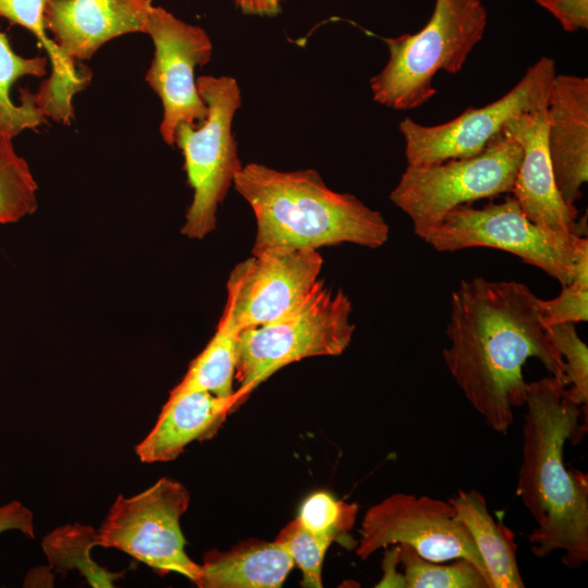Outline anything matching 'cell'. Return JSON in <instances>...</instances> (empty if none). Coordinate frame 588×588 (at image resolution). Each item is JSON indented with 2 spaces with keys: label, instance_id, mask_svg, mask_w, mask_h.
Listing matches in <instances>:
<instances>
[{
  "label": "cell",
  "instance_id": "cell-1",
  "mask_svg": "<svg viewBox=\"0 0 588 588\" xmlns=\"http://www.w3.org/2000/svg\"><path fill=\"white\" fill-rule=\"evenodd\" d=\"M540 299L524 283L464 279L451 293L442 351L456 384L486 425L506 433L525 404L527 359L541 362L566 385L564 363L548 339Z\"/></svg>",
  "mask_w": 588,
  "mask_h": 588
},
{
  "label": "cell",
  "instance_id": "cell-2",
  "mask_svg": "<svg viewBox=\"0 0 588 588\" xmlns=\"http://www.w3.org/2000/svg\"><path fill=\"white\" fill-rule=\"evenodd\" d=\"M566 387L552 375L528 382L516 494L537 524L531 552L561 551L563 564L576 569L588 561V478L564 463L566 441L583 436L580 405Z\"/></svg>",
  "mask_w": 588,
  "mask_h": 588
},
{
  "label": "cell",
  "instance_id": "cell-3",
  "mask_svg": "<svg viewBox=\"0 0 588 588\" xmlns=\"http://www.w3.org/2000/svg\"><path fill=\"white\" fill-rule=\"evenodd\" d=\"M233 185L256 218L253 254L275 246L318 249L342 243L379 248L389 238L379 211L331 189L314 169L280 171L252 162L242 167Z\"/></svg>",
  "mask_w": 588,
  "mask_h": 588
},
{
  "label": "cell",
  "instance_id": "cell-4",
  "mask_svg": "<svg viewBox=\"0 0 588 588\" xmlns=\"http://www.w3.org/2000/svg\"><path fill=\"white\" fill-rule=\"evenodd\" d=\"M488 14L481 0H436L427 24L416 34L384 38L385 66L370 78L373 100L395 110H412L437 90L439 71L456 74L482 39Z\"/></svg>",
  "mask_w": 588,
  "mask_h": 588
},
{
  "label": "cell",
  "instance_id": "cell-5",
  "mask_svg": "<svg viewBox=\"0 0 588 588\" xmlns=\"http://www.w3.org/2000/svg\"><path fill=\"white\" fill-rule=\"evenodd\" d=\"M352 302L318 280L304 298L278 319L243 330L235 376L244 401L284 366L314 356H338L350 345L355 323Z\"/></svg>",
  "mask_w": 588,
  "mask_h": 588
},
{
  "label": "cell",
  "instance_id": "cell-6",
  "mask_svg": "<svg viewBox=\"0 0 588 588\" xmlns=\"http://www.w3.org/2000/svg\"><path fill=\"white\" fill-rule=\"evenodd\" d=\"M197 89L207 117L197 124L180 123L174 144L182 150L187 180L194 189L182 234L200 240L216 229L217 210L242 169L232 131L242 93L232 76H199Z\"/></svg>",
  "mask_w": 588,
  "mask_h": 588
},
{
  "label": "cell",
  "instance_id": "cell-7",
  "mask_svg": "<svg viewBox=\"0 0 588 588\" xmlns=\"http://www.w3.org/2000/svg\"><path fill=\"white\" fill-rule=\"evenodd\" d=\"M520 159V145L503 133L470 157L407 164L390 200L411 219L414 233L422 238L453 209L512 193Z\"/></svg>",
  "mask_w": 588,
  "mask_h": 588
},
{
  "label": "cell",
  "instance_id": "cell-8",
  "mask_svg": "<svg viewBox=\"0 0 588 588\" xmlns=\"http://www.w3.org/2000/svg\"><path fill=\"white\" fill-rule=\"evenodd\" d=\"M579 235H560L531 220L514 197L482 208L469 205L450 211L422 236L437 252L454 253L473 247H490L511 253L555 279L571 283L575 244Z\"/></svg>",
  "mask_w": 588,
  "mask_h": 588
},
{
  "label": "cell",
  "instance_id": "cell-9",
  "mask_svg": "<svg viewBox=\"0 0 588 588\" xmlns=\"http://www.w3.org/2000/svg\"><path fill=\"white\" fill-rule=\"evenodd\" d=\"M189 500L188 490L168 477L132 497L119 494L97 529L98 546L120 550L160 576L176 573L195 584L200 564L185 552L181 529Z\"/></svg>",
  "mask_w": 588,
  "mask_h": 588
},
{
  "label": "cell",
  "instance_id": "cell-10",
  "mask_svg": "<svg viewBox=\"0 0 588 588\" xmlns=\"http://www.w3.org/2000/svg\"><path fill=\"white\" fill-rule=\"evenodd\" d=\"M555 75L554 60L541 57L509 93L487 106L469 107L438 125L402 120L399 130L405 142L407 164H432L479 154L503 134L511 120L546 110Z\"/></svg>",
  "mask_w": 588,
  "mask_h": 588
},
{
  "label": "cell",
  "instance_id": "cell-11",
  "mask_svg": "<svg viewBox=\"0 0 588 588\" xmlns=\"http://www.w3.org/2000/svg\"><path fill=\"white\" fill-rule=\"evenodd\" d=\"M399 543L432 562L465 559L490 584L473 537L449 500L400 492L369 507L362 520L355 550L359 559L365 561L379 549Z\"/></svg>",
  "mask_w": 588,
  "mask_h": 588
},
{
  "label": "cell",
  "instance_id": "cell-12",
  "mask_svg": "<svg viewBox=\"0 0 588 588\" xmlns=\"http://www.w3.org/2000/svg\"><path fill=\"white\" fill-rule=\"evenodd\" d=\"M144 33L151 37L155 46L145 79L162 103L161 137L173 146L180 123L197 124L207 117V106L198 93L194 71L210 61L212 44L199 26L187 24L155 5Z\"/></svg>",
  "mask_w": 588,
  "mask_h": 588
},
{
  "label": "cell",
  "instance_id": "cell-13",
  "mask_svg": "<svg viewBox=\"0 0 588 588\" xmlns=\"http://www.w3.org/2000/svg\"><path fill=\"white\" fill-rule=\"evenodd\" d=\"M323 259L317 249L275 246L254 253L231 271L224 308L236 328L271 322L295 305L319 280Z\"/></svg>",
  "mask_w": 588,
  "mask_h": 588
},
{
  "label": "cell",
  "instance_id": "cell-14",
  "mask_svg": "<svg viewBox=\"0 0 588 588\" xmlns=\"http://www.w3.org/2000/svg\"><path fill=\"white\" fill-rule=\"evenodd\" d=\"M503 133L522 148V159L512 189L526 217L537 225L560 235H581L586 217L577 221L576 207L561 196L547 143L546 110L511 120Z\"/></svg>",
  "mask_w": 588,
  "mask_h": 588
},
{
  "label": "cell",
  "instance_id": "cell-15",
  "mask_svg": "<svg viewBox=\"0 0 588 588\" xmlns=\"http://www.w3.org/2000/svg\"><path fill=\"white\" fill-rule=\"evenodd\" d=\"M546 114L555 183L563 199L576 207L588 181V78L556 73Z\"/></svg>",
  "mask_w": 588,
  "mask_h": 588
},
{
  "label": "cell",
  "instance_id": "cell-16",
  "mask_svg": "<svg viewBox=\"0 0 588 588\" xmlns=\"http://www.w3.org/2000/svg\"><path fill=\"white\" fill-rule=\"evenodd\" d=\"M151 0H47L45 24L72 60H87L107 41L143 32Z\"/></svg>",
  "mask_w": 588,
  "mask_h": 588
},
{
  "label": "cell",
  "instance_id": "cell-17",
  "mask_svg": "<svg viewBox=\"0 0 588 588\" xmlns=\"http://www.w3.org/2000/svg\"><path fill=\"white\" fill-rule=\"evenodd\" d=\"M244 401L242 394L220 397L195 391L169 397L149 433L135 446L143 463L171 462L193 441L215 437L226 416Z\"/></svg>",
  "mask_w": 588,
  "mask_h": 588
},
{
  "label": "cell",
  "instance_id": "cell-18",
  "mask_svg": "<svg viewBox=\"0 0 588 588\" xmlns=\"http://www.w3.org/2000/svg\"><path fill=\"white\" fill-rule=\"evenodd\" d=\"M294 563L275 540L242 541L228 551L211 549L204 555L199 588H278Z\"/></svg>",
  "mask_w": 588,
  "mask_h": 588
},
{
  "label": "cell",
  "instance_id": "cell-19",
  "mask_svg": "<svg viewBox=\"0 0 588 588\" xmlns=\"http://www.w3.org/2000/svg\"><path fill=\"white\" fill-rule=\"evenodd\" d=\"M449 501L473 537L491 588L525 587L517 563L515 535L492 517L485 497L475 489L458 490Z\"/></svg>",
  "mask_w": 588,
  "mask_h": 588
},
{
  "label": "cell",
  "instance_id": "cell-20",
  "mask_svg": "<svg viewBox=\"0 0 588 588\" xmlns=\"http://www.w3.org/2000/svg\"><path fill=\"white\" fill-rule=\"evenodd\" d=\"M240 333L229 310L224 308L213 336L189 364L185 376L170 391L169 397L195 391L210 392L220 397L233 396L236 393L233 379L237 366Z\"/></svg>",
  "mask_w": 588,
  "mask_h": 588
},
{
  "label": "cell",
  "instance_id": "cell-21",
  "mask_svg": "<svg viewBox=\"0 0 588 588\" xmlns=\"http://www.w3.org/2000/svg\"><path fill=\"white\" fill-rule=\"evenodd\" d=\"M98 546L97 530L90 525L72 523L57 527L47 534L41 542L48 561V568L65 576L71 569H77L89 586L112 588L113 583L122 578L125 571L111 572L97 564L90 555Z\"/></svg>",
  "mask_w": 588,
  "mask_h": 588
},
{
  "label": "cell",
  "instance_id": "cell-22",
  "mask_svg": "<svg viewBox=\"0 0 588 588\" xmlns=\"http://www.w3.org/2000/svg\"><path fill=\"white\" fill-rule=\"evenodd\" d=\"M47 72L44 57L24 58L16 54L5 34L0 33V133L11 138L26 128H35L46 122V115L36 103L35 94L21 90V103L10 97L13 84L23 76L39 77Z\"/></svg>",
  "mask_w": 588,
  "mask_h": 588
},
{
  "label": "cell",
  "instance_id": "cell-23",
  "mask_svg": "<svg viewBox=\"0 0 588 588\" xmlns=\"http://www.w3.org/2000/svg\"><path fill=\"white\" fill-rule=\"evenodd\" d=\"M46 3L47 0H0V16L27 28L49 54L52 71L45 82L46 86L53 93H71L83 85L85 71L82 65L76 66L75 61L48 37L45 24Z\"/></svg>",
  "mask_w": 588,
  "mask_h": 588
},
{
  "label": "cell",
  "instance_id": "cell-24",
  "mask_svg": "<svg viewBox=\"0 0 588 588\" xmlns=\"http://www.w3.org/2000/svg\"><path fill=\"white\" fill-rule=\"evenodd\" d=\"M397 562L403 565V588H490L485 575L469 561L456 559L444 565L421 558L413 548L395 544Z\"/></svg>",
  "mask_w": 588,
  "mask_h": 588
},
{
  "label": "cell",
  "instance_id": "cell-25",
  "mask_svg": "<svg viewBox=\"0 0 588 588\" xmlns=\"http://www.w3.org/2000/svg\"><path fill=\"white\" fill-rule=\"evenodd\" d=\"M37 184L12 138L0 133V223H14L37 208Z\"/></svg>",
  "mask_w": 588,
  "mask_h": 588
},
{
  "label": "cell",
  "instance_id": "cell-26",
  "mask_svg": "<svg viewBox=\"0 0 588 588\" xmlns=\"http://www.w3.org/2000/svg\"><path fill=\"white\" fill-rule=\"evenodd\" d=\"M357 512V504L317 491L303 501L296 518L309 531L333 542L353 528Z\"/></svg>",
  "mask_w": 588,
  "mask_h": 588
},
{
  "label": "cell",
  "instance_id": "cell-27",
  "mask_svg": "<svg viewBox=\"0 0 588 588\" xmlns=\"http://www.w3.org/2000/svg\"><path fill=\"white\" fill-rule=\"evenodd\" d=\"M275 541L284 548L294 566H297L302 572V586L321 588L322 563L332 542L309 531L297 518L291 520L279 532Z\"/></svg>",
  "mask_w": 588,
  "mask_h": 588
},
{
  "label": "cell",
  "instance_id": "cell-28",
  "mask_svg": "<svg viewBox=\"0 0 588 588\" xmlns=\"http://www.w3.org/2000/svg\"><path fill=\"white\" fill-rule=\"evenodd\" d=\"M548 339L564 363L569 397L580 406L588 403V347L574 323H556L546 328Z\"/></svg>",
  "mask_w": 588,
  "mask_h": 588
},
{
  "label": "cell",
  "instance_id": "cell-29",
  "mask_svg": "<svg viewBox=\"0 0 588 588\" xmlns=\"http://www.w3.org/2000/svg\"><path fill=\"white\" fill-rule=\"evenodd\" d=\"M544 328L556 323H576L588 320V283L572 281L562 285L561 293L549 301L540 299Z\"/></svg>",
  "mask_w": 588,
  "mask_h": 588
},
{
  "label": "cell",
  "instance_id": "cell-30",
  "mask_svg": "<svg viewBox=\"0 0 588 588\" xmlns=\"http://www.w3.org/2000/svg\"><path fill=\"white\" fill-rule=\"evenodd\" d=\"M553 15L565 32L588 28V0H535Z\"/></svg>",
  "mask_w": 588,
  "mask_h": 588
},
{
  "label": "cell",
  "instance_id": "cell-31",
  "mask_svg": "<svg viewBox=\"0 0 588 588\" xmlns=\"http://www.w3.org/2000/svg\"><path fill=\"white\" fill-rule=\"evenodd\" d=\"M8 530H17L28 538H35L34 514L20 501L0 506V534Z\"/></svg>",
  "mask_w": 588,
  "mask_h": 588
},
{
  "label": "cell",
  "instance_id": "cell-32",
  "mask_svg": "<svg viewBox=\"0 0 588 588\" xmlns=\"http://www.w3.org/2000/svg\"><path fill=\"white\" fill-rule=\"evenodd\" d=\"M283 0H234L245 14L275 15L281 11Z\"/></svg>",
  "mask_w": 588,
  "mask_h": 588
}]
</instances>
